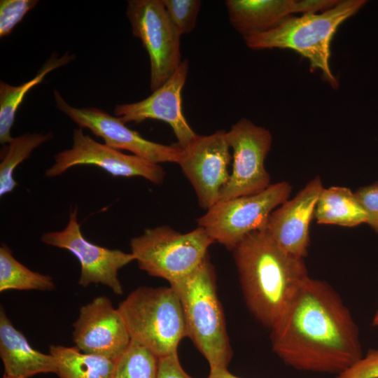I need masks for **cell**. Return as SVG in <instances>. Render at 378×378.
<instances>
[{
    "label": "cell",
    "mask_w": 378,
    "mask_h": 378,
    "mask_svg": "<svg viewBox=\"0 0 378 378\" xmlns=\"http://www.w3.org/2000/svg\"><path fill=\"white\" fill-rule=\"evenodd\" d=\"M225 4L232 26L244 38L268 31L290 14L300 13V1L227 0Z\"/></svg>",
    "instance_id": "cell-18"
},
{
    "label": "cell",
    "mask_w": 378,
    "mask_h": 378,
    "mask_svg": "<svg viewBox=\"0 0 378 378\" xmlns=\"http://www.w3.org/2000/svg\"><path fill=\"white\" fill-rule=\"evenodd\" d=\"M0 357L4 374L14 378L57 373L54 357L34 349L24 335L13 326L2 306L0 308Z\"/></svg>",
    "instance_id": "cell-17"
},
{
    "label": "cell",
    "mask_w": 378,
    "mask_h": 378,
    "mask_svg": "<svg viewBox=\"0 0 378 378\" xmlns=\"http://www.w3.org/2000/svg\"><path fill=\"white\" fill-rule=\"evenodd\" d=\"M38 3L37 0H1L0 38L8 36Z\"/></svg>",
    "instance_id": "cell-26"
},
{
    "label": "cell",
    "mask_w": 378,
    "mask_h": 378,
    "mask_svg": "<svg viewBox=\"0 0 378 378\" xmlns=\"http://www.w3.org/2000/svg\"><path fill=\"white\" fill-rule=\"evenodd\" d=\"M130 337L159 358L177 352L187 337L181 301L171 287L140 286L118 307Z\"/></svg>",
    "instance_id": "cell-5"
},
{
    "label": "cell",
    "mask_w": 378,
    "mask_h": 378,
    "mask_svg": "<svg viewBox=\"0 0 378 378\" xmlns=\"http://www.w3.org/2000/svg\"><path fill=\"white\" fill-rule=\"evenodd\" d=\"M365 0L340 1L319 14L289 16L275 27L244 37L251 49H291L309 59L312 69H318L333 88L338 86L330 67V43L339 26L356 13Z\"/></svg>",
    "instance_id": "cell-4"
},
{
    "label": "cell",
    "mask_w": 378,
    "mask_h": 378,
    "mask_svg": "<svg viewBox=\"0 0 378 378\" xmlns=\"http://www.w3.org/2000/svg\"><path fill=\"white\" fill-rule=\"evenodd\" d=\"M159 358L135 342L115 361L109 378H157Z\"/></svg>",
    "instance_id": "cell-24"
},
{
    "label": "cell",
    "mask_w": 378,
    "mask_h": 378,
    "mask_svg": "<svg viewBox=\"0 0 378 378\" xmlns=\"http://www.w3.org/2000/svg\"><path fill=\"white\" fill-rule=\"evenodd\" d=\"M314 217L318 224L348 227L366 223L368 220L367 214L354 192L344 186L323 188Z\"/></svg>",
    "instance_id": "cell-19"
},
{
    "label": "cell",
    "mask_w": 378,
    "mask_h": 378,
    "mask_svg": "<svg viewBox=\"0 0 378 378\" xmlns=\"http://www.w3.org/2000/svg\"><path fill=\"white\" fill-rule=\"evenodd\" d=\"M188 71V60L184 59L167 80L150 95L137 102L116 105L114 114L125 123H139L148 119L165 122L172 129L178 146L184 148L197 136L182 108V90Z\"/></svg>",
    "instance_id": "cell-15"
},
{
    "label": "cell",
    "mask_w": 378,
    "mask_h": 378,
    "mask_svg": "<svg viewBox=\"0 0 378 378\" xmlns=\"http://www.w3.org/2000/svg\"><path fill=\"white\" fill-rule=\"evenodd\" d=\"M167 13L177 30L182 34L191 32L200 10L199 0H162Z\"/></svg>",
    "instance_id": "cell-25"
},
{
    "label": "cell",
    "mask_w": 378,
    "mask_h": 378,
    "mask_svg": "<svg viewBox=\"0 0 378 378\" xmlns=\"http://www.w3.org/2000/svg\"><path fill=\"white\" fill-rule=\"evenodd\" d=\"M53 138L48 134L24 133L12 138L1 153L0 163V196L10 192L18 185L14 178L15 168L29 157L32 151L43 143Z\"/></svg>",
    "instance_id": "cell-23"
},
{
    "label": "cell",
    "mask_w": 378,
    "mask_h": 378,
    "mask_svg": "<svg viewBox=\"0 0 378 378\" xmlns=\"http://www.w3.org/2000/svg\"><path fill=\"white\" fill-rule=\"evenodd\" d=\"M374 326L378 328V309L377 310L373 319H372V323Z\"/></svg>",
    "instance_id": "cell-31"
},
{
    "label": "cell",
    "mask_w": 378,
    "mask_h": 378,
    "mask_svg": "<svg viewBox=\"0 0 378 378\" xmlns=\"http://www.w3.org/2000/svg\"><path fill=\"white\" fill-rule=\"evenodd\" d=\"M226 138L233 150V165L218 201L257 194L269 187L265 160L272 143L270 131L242 118L226 132Z\"/></svg>",
    "instance_id": "cell-9"
},
{
    "label": "cell",
    "mask_w": 378,
    "mask_h": 378,
    "mask_svg": "<svg viewBox=\"0 0 378 378\" xmlns=\"http://www.w3.org/2000/svg\"><path fill=\"white\" fill-rule=\"evenodd\" d=\"M287 181L271 183L257 194L218 201L197 220L198 226L230 251L250 233L265 230L272 212L289 199Z\"/></svg>",
    "instance_id": "cell-7"
},
{
    "label": "cell",
    "mask_w": 378,
    "mask_h": 378,
    "mask_svg": "<svg viewBox=\"0 0 378 378\" xmlns=\"http://www.w3.org/2000/svg\"><path fill=\"white\" fill-rule=\"evenodd\" d=\"M232 251L246 304L271 330L310 277L304 260L283 250L265 229L246 236Z\"/></svg>",
    "instance_id": "cell-2"
},
{
    "label": "cell",
    "mask_w": 378,
    "mask_h": 378,
    "mask_svg": "<svg viewBox=\"0 0 378 378\" xmlns=\"http://www.w3.org/2000/svg\"><path fill=\"white\" fill-rule=\"evenodd\" d=\"M354 194L367 214L366 223L378 232V181L358 188Z\"/></svg>",
    "instance_id": "cell-27"
},
{
    "label": "cell",
    "mask_w": 378,
    "mask_h": 378,
    "mask_svg": "<svg viewBox=\"0 0 378 378\" xmlns=\"http://www.w3.org/2000/svg\"><path fill=\"white\" fill-rule=\"evenodd\" d=\"M323 189L322 181L317 176L270 214L265 230L288 253L304 259L307 256L309 225Z\"/></svg>",
    "instance_id": "cell-16"
},
{
    "label": "cell",
    "mask_w": 378,
    "mask_h": 378,
    "mask_svg": "<svg viewBox=\"0 0 378 378\" xmlns=\"http://www.w3.org/2000/svg\"><path fill=\"white\" fill-rule=\"evenodd\" d=\"M54 159V164L45 172L47 177L59 176L82 164L99 167L113 176L143 177L156 185L163 183L166 174L159 164L100 144L85 134L81 128L74 130L71 148L59 152Z\"/></svg>",
    "instance_id": "cell-12"
},
{
    "label": "cell",
    "mask_w": 378,
    "mask_h": 378,
    "mask_svg": "<svg viewBox=\"0 0 378 378\" xmlns=\"http://www.w3.org/2000/svg\"><path fill=\"white\" fill-rule=\"evenodd\" d=\"M57 108L74 122L79 128H87L101 137L114 149L125 150L149 162L178 163L182 148L149 141L130 129L120 118L98 108H77L69 105L60 92L54 90Z\"/></svg>",
    "instance_id": "cell-11"
},
{
    "label": "cell",
    "mask_w": 378,
    "mask_h": 378,
    "mask_svg": "<svg viewBox=\"0 0 378 378\" xmlns=\"http://www.w3.org/2000/svg\"><path fill=\"white\" fill-rule=\"evenodd\" d=\"M126 15L132 33L146 50L150 64V88L162 85L182 60L181 34L172 22L162 0H130Z\"/></svg>",
    "instance_id": "cell-8"
},
{
    "label": "cell",
    "mask_w": 378,
    "mask_h": 378,
    "mask_svg": "<svg viewBox=\"0 0 378 378\" xmlns=\"http://www.w3.org/2000/svg\"><path fill=\"white\" fill-rule=\"evenodd\" d=\"M206 378H241L238 377L228 371L227 369H213L210 370Z\"/></svg>",
    "instance_id": "cell-30"
},
{
    "label": "cell",
    "mask_w": 378,
    "mask_h": 378,
    "mask_svg": "<svg viewBox=\"0 0 378 378\" xmlns=\"http://www.w3.org/2000/svg\"><path fill=\"white\" fill-rule=\"evenodd\" d=\"M215 243L202 227L181 233L168 225L147 228L130 240L131 253L139 267L169 284L193 272Z\"/></svg>",
    "instance_id": "cell-6"
},
{
    "label": "cell",
    "mask_w": 378,
    "mask_h": 378,
    "mask_svg": "<svg viewBox=\"0 0 378 378\" xmlns=\"http://www.w3.org/2000/svg\"><path fill=\"white\" fill-rule=\"evenodd\" d=\"M50 354L56 360L58 378H109L115 361L85 354L76 346L50 345Z\"/></svg>",
    "instance_id": "cell-21"
},
{
    "label": "cell",
    "mask_w": 378,
    "mask_h": 378,
    "mask_svg": "<svg viewBox=\"0 0 378 378\" xmlns=\"http://www.w3.org/2000/svg\"><path fill=\"white\" fill-rule=\"evenodd\" d=\"M270 331L274 353L298 371L337 375L363 356L349 309L323 280L309 277Z\"/></svg>",
    "instance_id": "cell-1"
},
{
    "label": "cell",
    "mask_w": 378,
    "mask_h": 378,
    "mask_svg": "<svg viewBox=\"0 0 378 378\" xmlns=\"http://www.w3.org/2000/svg\"><path fill=\"white\" fill-rule=\"evenodd\" d=\"M169 285L181 301L187 337L207 360L210 370L227 369L233 352L209 255L193 272Z\"/></svg>",
    "instance_id": "cell-3"
},
{
    "label": "cell",
    "mask_w": 378,
    "mask_h": 378,
    "mask_svg": "<svg viewBox=\"0 0 378 378\" xmlns=\"http://www.w3.org/2000/svg\"><path fill=\"white\" fill-rule=\"evenodd\" d=\"M41 240L47 245L68 250L77 258L80 265L79 286L102 284L116 295L122 294L118 271L135 260L133 255L100 246L86 239L78 221L76 206L70 211L68 223L63 230L45 232Z\"/></svg>",
    "instance_id": "cell-10"
},
{
    "label": "cell",
    "mask_w": 378,
    "mask_h": 378,
    "mask_svg": "<svg viewBox=\"0 0 378 378\" xmlns=\"http://www.w3.org/2000/svg\"><path fill=\"white\" fill-rule=\"evenodd\" d=\"M335 378H378V349H370L365 356Z\"/></svg>",
    "instance_id": "cell-28"
},
{
    "label": "cell",
    "mask_w": 378,
    "mask_h": 378,
    "mask_svg": "<svg viewBox=\"0 0 378 378\" xmlns=\"http://www.w3.org/2000/svg\"><path fill=\"white\" fill-rule=\"evenodd\" d=\"M74 55L65 53L57 57L56 53L43 65L40 71L31 80L19 85H11L0 82V143L6 144L10 141V130L15 121L16 111L27 93L35 85L43 82L44 78L52 71L69 64Z\"/></svg>",
    "instance_id": "cell-20"
},
{
    "label": "cell",
    "mask_w": 378,
    "mask_h": 378,
    "mask_svg": "<svg viewBox=\"0 0 378 378\" xmlns=\"http://www.w3.org/2000/svg\"><path fill=\"white\" fill-rule=\"evenodd\" d=\"M230 149L225 130L209 135L197 134L182 148L177 164L203 209L207 210L218 201L220 192L229 180Z\"/></svg>",
    "instance_id": "cell-13"
},
{
    "label": "cell",
    "mask_w": 378,
    "mask_h": 378,
    "mask_svg": "<svg viewBox=\"0 0 378 378\" xmlns=\"http://www.w3.org/2000/svg\"><path fill=\"white\" fill-rule=\"evenodd\" d=\"M157 378H193L181 365L178 353L159 358Z\"/></svg>",
    "instance_id": "cell-29"
},
{
    "label": "cell",
    "mask_w": 378,
    "mask_h": 378,
    "mask_svg": "<svg viewBox=\"0 0 378 378\" xmlns=\"http://www.w3.org/2000/svg\"><path fill=\"white\" fill-rule=\"evenodd\" d=\"M3 378H14V377H10V376H8L6 375V374H4Z\"/></svg>",
    "instance_id": "cell-32"
},
{
    "label": "cell",
    "mask_w": 378,
    "mask_h": 378,
    "mask_svg": "<svg viewBox=\"0 0 378 378\" xmlns=\"http://www.w3.org/2000/svg\"><path fill=\"white\" fill-rule=\"evenodd\" d=\"M72 326L73 340L78 350L113 361L126 351L132 340L119 310L105 295L80 307Z\"/></svg>",
    "instance_id": "cell-14"
},
{
    "label": "cell",
    "mask_w": 378,
    "mask_h": 378,
    "mask_svg": "<svg viewBox=\"0 0 378 378\" xmlns=\"http://www.w3.org/2000/svg\"><path fill=\"white\" fill-rule=\"evenodd\" d=\"M55 288L49 275L34 272L20 262L5 244L0 247V292L10 290L51 291Z\"/></svg>",
    "instance_id": "cell-22"
}]
</instances>
